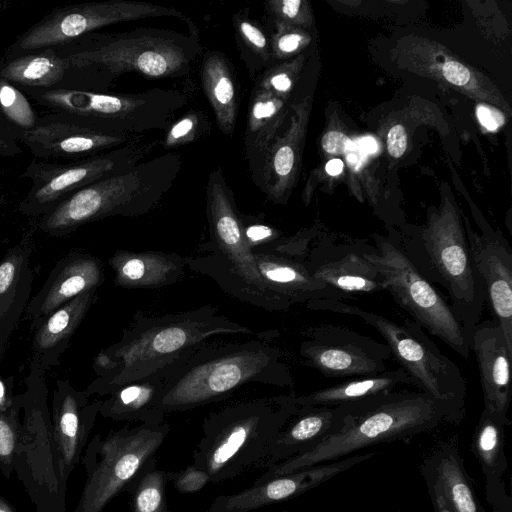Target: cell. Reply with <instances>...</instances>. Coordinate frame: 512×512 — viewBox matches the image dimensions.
Returning a JSON list of instances; mask_svg holds the SVG:
<instances>
[{
	"mask_svg": "<svg viewBox=\"0 0 512 512\" xmlns=\"http://www.w3.org/2000/svg\"><path fill=\"white\" fill-rule=\"evenodd\" d=\"M225 335L272 341L278 331H254L220 313L213 304L161 316L138 311L119 341L97 354L93 362L96 378L84 391L89 397L107 396L188 359L202 345Z\"/></svg>",
	"mask_w": 512,
	"mask_h": 512,
	"instance_id": "1",
	"label": "cell"
},
{
	"mask_svg": "<svg viewBox=\"0 0 512 512\" xmlns=\"http://www.w3.org/2000/svg\"><path fill=\"white\" fill-rule=\"evenodd\" d=\"M464 410L420 390L393 391L357 402L340 430L312 450L266 468L254 483L336 461L375 444L407 439L444 423H458Z\"/></svg>",
	"mask_w": 512,
	"mask_h": 512,
	"instance_id": "2",
	"label": "cell"
},
{
	"mask_svg": "<svg viewBox=\"0 0 512 512\" xmlns=\"http://www.w3.org/2000/svg\"><path fill=\"white\" fill-rule=\"evenodd\" d=\"M251 383L293 387L282 351L260 338L242 342L214 339L199 347L173 372L156 410L165 419L173 412L220 401Z\"/></svg>",
	"mask_w": 512,
	"mask_h": 512,
	"instance_id": "3",
	"label": "cell"
},
{
	"mask_svg": "<svg viewBox=\"0 0 512 512\" xmlns=\"http://www.w3.org/2000/svg\"><path fill=\"white\" fill-rule=\"evenodd\" d=\"M294 393L239 400L210 412L193 450V464L212 483L266 467L272 446L298 406Z\"/></svg>",
	"mask_w": 512,
	"mask_h": 512,
	"instance_id": "4",
	"label": "cell"
},
{
	"mask_svg": "<svg viewBox=\"0 0 512 512\" xmlns=\"http://www.w3.org/2000/svg\"><path fill=\"white\" fill-rule=\"evenodd\" d=\"M206 215L209 240L200 245L203 252L186 257V266L241 302L271 312L288 310L291 303L271 290L259 272L233 191L220 167L208 177Z\"/></svg>",
	"mask_w": 512,
	"mask_h": 512,
	"instance_id": "5",
	"label": "cell"
},
{
	"mask_svg": "<svg viewBox=\"0 0 512 512\" xmlns=\"http://www.w3.org/2000/svg\"><path fill=\"white\" fill-rule=\"evenodd\" d=\"M64 46L70 58L88 70L95 92H107L130 72L152 79L184 76L202 50L198 32L157 28L92 32Z\"/></svg>",
	"mask_w": 512,
	"mask_h": 512,
	"instance_id": "6",
	"label": "cell"
},
{
	"mask_svg": "<svg viewBox=\"0 0 512 512\" xmlns=\"http://www.w3.org/2000/svg\"><path fill=\"white\" fill-rule=\"evenodd\" d=\"M182 156L170 151L91 183L40 216L38 228L64 237L79 227L112 216L136 217L156 209L182 168Z\"/></svg>",
	"mask_w": 512,
	"mask_h": 512,
	"instance_id": "7",
	"label": "cell"
},
{
	"mask_svg": "<svg viewBox=\"0 0 512 512\" xmlns=\"http://www.w3.org/2000/svg\"><path fill=\"white\" fill-rule=\"evenodd\" d=\"M48 111L70 115L100 132L139 136L145 131L164 130L188 96L176 89H152L141 93H108L75 89L20 88Z\"/></svg>",
	"mask_w": 512,
	"mask_h": 512,
	"instance_id": "8",
	"label": "cell"
},
{
	"mask_svg": "<svg viewBox=\"0 0 512 512\" xmlns=\"http://www.w3.org/2000/svg\"><path fill=\"white\" fill-rule=\"evenodd\" d=\"M45 371L31 360L25 391L18 394L23 419L20 424L14 472L36 512H66V487L55 443Z\"/></svg>",
	"mask_w": 512,
	"mask_h": 512,
	"instance_id": "9",
	"label": "cell"
},
{
	"mask_svg": "<svg viewBox=\"0 0 512 512\" xmlns=\"http://www.w3.org/2000/svg\"><path fill=\"white\" fill-rule=\"evenodd\" d=\"M306 306L361 318L383 337L391 356L408 374L412 385L436 399L465 409L467 385L461 370L411 318L399 324L338 299H320Z\"/></svg>",
	"mask_w": 512,
	"mask_h": 512,
	"instance_id": "10",
	"label": "cell"
},
{
	"mask_svg": "<svg viewBox=\"0 0 512 512\" xmlns=\"http://www.w3.org/2000/svg\"><path fill=\"white\" fill-rule=\"evenodd\" d=\"M417 269L448 293L470 341L487 302L465 232L456 222H435L418 238L397 243Z\"/></svg>",
	"mask_w": 512,
	"mask_h": 512,
	"instance_id": "11",
	"label": "cell"
},
{
	"mask_svg": "<svg viewBox=\"0 0 512 512\" xmlns=\"http://www.w3.org/2000/svg\"><path fill=\"white\" fill-rule=\"evenodd\" d=\"M169 431L170 426L164 421L126 425L104 437L96 434L81 458L86 481L72 512H102L156 457Z\"/></svg>",
	"mask_w": 512,
	"mask_h": 512,
	"instance_id": "12",
	"label": "cell"
},
{
	"mask_svg": "<svg viewBox=\"0 0 512 512\" xmlns=\"http://www.w3.org/2000/svg\"><path fill=\"white\" fill-rule=\"evenodd\" d=\"M363 256L385 279V290L423 330L438 337L463 358L470 356V341L449 302L410 261L400 246L377 239Z\"/></svg>",
	"mask_w": 512,
	"mask_h": 512,
	"instance_id": "13",
	"label": "cell"
},
{
	"mask_svg": "<svg viewBox=\"0 0 512 512\" xmlns=\"http://www.w3.org/2000/svg\"><path fill=\"white\" fill-rule=\"evenodd\" d=\"M175 17L198 31L196 24L174 7L134 0H107L56 7L33 24L7 48L3 59L68 45L83 35L119 22Z\"/></svg>",
	"mask_w": 512,
	"mask_h": 512,
	"instance_id": "14",
	"label": "cell"
},
{
	"mask_svg": "<svg viewBox=\"0 0 512 512\" xmlns=\"http://www.w3.org/2000/svg\"><path fill=\"white\" fill-rule=\"evenodd\" d=\"M161 144L141 138L101 154L71 162H51L33 158L20 178L31 181L18 211L26 216H42L77 190L142 162Z\"/></svg>",
	"mask_w": 512,
	"mask_h": 512,
	"instance_id": "15",
	"label": "cell"
},
{
	"mask_svg": "<svg viewBox=\"0 0 512 512\" xmlns=\"http://www.w3.org/2000/svg\"><path fill=\"white\" fill-rule=\"evenodd\" d=\"M303 335L299 354L304 365L329 378L380 374L392 357L386 344L343 326L316 325Z\"/></svg>",
	"mask_w": 512,
	"mask_h": 512,
	"instance_id": "16",
	"label": "cell"
},
{
	"mask_svg": "<svg viewBox=\"0 0 512 512\" xmlns=\"http://www.w3.org/2000/svg\"><path fill=\"white\" fill-rule=\"evenodd\" d=\"M141 136L100 132L65 113L48 111L38 116L35 126L19 137L33 158L71 162L89 158L135 141Z\"/></svg>",
	"mask_w": 512,
	"mask_h": 512,
	"instance_id": "17",
	"label": "cell"
},
{
	"mask_svg": "<svg viewBox=\"0 0 512 512\" xmlns=\"http://www.w3.org/2000/svg\"><path fill=\"white\" fill-rule=\"evenodd\" d=\"M375 451L356 454L336 461L303 468L285 475L270 478L238 493L217 496L206 512H250L275 504L317 487L346 470L368 460Z\"/></svg>",
	"mask_w": 512,
	"mask_h": 512,
	"instance_id": "18",
	"label": "cell"
},
{
	"mask_svg": "<svg viewBox=\"0 0 512 512\" xmlns=\"http://www.w3.org/2000/svg\"><path fill=\"white\" fill-rule=\"evenodd\" d=\"M85 391L76 390L68 379H57L51 405V423L58 449L63 480L81 461L89 435L99 414L101 400H89Z\"/></svg>",
	"mask_w": 512,
	"mask_h": 512,
	"instance_id": "19",
	"label": "cell"
},
{
	"mask_svg": "<svg viewBox=\"0 0 512 512\" xmlns=\"http://www.w3.org/2000/svg\"><path fill=\"white\" fill-rule=\"evenodd\" d=\"M101 260L88 253L71 251L49 273L42 288L31 298L25 311L34 331L54 310L75 297L97 290L104 282Z\"/></svg>",
	"mask_w": 512,
	"mask_h": 512,
	"instance_id": "20",
	"label": "cell"
},
{
	"mask_svg": "<svg viewBox=\"0 0 512 512\" xmlns=\"http://www.w3.org/2000/svg\"><path fill=\"white\" fill-rule=\"evenodd\" d=\"M466 236L486 292V304L512 346V249L490 230L480 236L468 229Z\"/></svg>",
	"mask_w": 512,
	"mask_h": 512,
	"instance_id": "21",
	"label": "cell"
},
{
	"mask_svg": "<svg viewBox=\"0 0 512 512\" xmlns=\"http://www.w3.org/2000/svg\"><path fill=\"white\" fill-rule=\"evenodd\" d=\"M470 349L478 363L484 409L511 423L508 410L511 403L512 346L499 323L493 318L479 322L473 331Z\"/></svg>",
	"mask_w": 512,
	"mask_h": 512,
	"instance_id": "22",
	"label": "cell"
},
{
	"mask_svg": "<svg viewBox=\"0 0 512 512\" xmlns=\"http://www.w3.org/2000/svg\"><path fill=\"white\" fill-rule=\"evenodd\" d=\"M0 77L19 88L92 91L88 70L70 58L65 46L4 59Z\"/></svg>",
	"mask_w": 512,
	"mask_h": 512,
	"instance_id": "23",
	"label": "cell"
},
{
	"mask_svg": "<svg viewBox=\"0 0 512 512\" xmlns=\"http://www.w3.org/2000/svg\"><path fill=\"white\" fill-rule=\"evenodd\" d=\"M32 236L31 233L24 235L0 260V360L31 300L34 281Z\"/></svg>",
	"mask_w": 512,
	"mask_h": 512,
	"instance_id": "24",
	"label": "cell"
},
{
	"mask_svg": "<svg viewBox=\"0 0 512 512\" xmlns=\"http://www.w3.org/2000/svg\"><path fill=\"white\" fill-rule=\"evenodd\" d=\"M366 248H313L302 263L319 281L353 297L385 290V279L363 256Z\"/></svg>",
	"mask_w": 512,
	"mask_h": 512,
	"instance_id": "25",
	"label": "cell"
},
{
	"mask_svg": "<svg viewBox=\"0 0 512 512\" xmlns=\"http://www.w3.org/2000/svg\"><path fill=\"white\" fill-rule=\"evenodd\" d=\"M356 403L338 406L298 407L295 415L277 436L267 468L304 454L336 433L356 409Z\"/></svg>",
	"mask_w": 512,
	"mask_h": 512,
	"instance_id": "26",
	"label": "cell"
},
{
	"mask_svg": "<svg viewBox=\"0 0 512 512\" xmlns=\"http://www.w3.org/2000/svg\"><path fill=\"white\" fill-rule=\"evenodd\" d=\"M108 263L116 286L157 289L173 285L183 277L186 257L175 252L117 250Z\"/></svg>",
	"mask_w": 512,
	"mask_h": 512,
	"instance_id": "27",
	"label": "cell"
},
{
	"mask_svg": "<svg viewBox=\"0 0 512 512\" xmlns=\"http://www.w3.org/2000/svg\"><path fill=\"white\" fill-rule=\"evenodd\" d=\"M254 255L268 287L287 299L291 305L352 297L316 279L302 262L260 251L254 252Z\"/></svg>",
	"mask_w": 512,
	"mask_h": 512,
	"instance_id": "28",
	"label": "cell"
},
{
	"mask_svg": "<svg viewBox=\"0 0 512 512\" xmlns=\"http://www.w3.org/2000/svg\"><path fill=\"white\" fill-rule=\"evenodd\" d=\"M97 298V290L75 297L49 314L33 331L32 360L45 372L59 364L72 336Z\"/></svg>",
	"mask_w": 512,
	"mask_h": 512,
	"instance_id": "29",
	"label": "cell"
},
{
	"mask_svg": "<svg viewBox=\"0 0 512 512\" xmlns=\"http://www.w3.org/2000/svg\"><path fill=\"white\" fill-rule=\"evenodd\" d=\"M186 360L117 388L101 400L99 414L117 422H164L165 419L157 413V404L170 376Z\"/></svg>",
	"mask_w": 512,
	"mask_h": 512,
	"instance_id": "30",
	"label": "cell"
},
{
	"mask_svg": "<svg viewBox=\"0 0 512 512\" xmlns=\"http://www.w3.org/2000/svg\"><path fill=\"white\" fill-rule=\"evenodd\" d=\"M423 475L428 487L437 490L454 512H480L454 444H442L426 463Z\"/></svg>",
	"mask_w": 512,
	"mask_h": 512,
	"instance_id": "31",
	"label": "cell"
},
{
	"mask_svg": "<svg viewBox=\"0 0 512 512\" xmlns=\"http://www.w3.org/2000/svg\"><path fill=\"white\" fill-rule=\"evenodd\" d=\"M412 385L408 374L401 368L380 374L353 377L333 386L325 387L295 398L298 407L338 406L356 403L393 392L399 386Z\"/></svg>",
	"mask_w": 512,
	"mask_h": 512,
	"instance_id": "32",
	"label": "cell"
},
{
	"mask_svg": "<svg viewBox=\"0 0 512 512\" xmlns=\"http://www.w3.org/2000/svg\"><path fill=\"white\" fill-rule=\"evenodd\" d=\"M203 91L213 109L219 129L228 137L234 132L239 96L233 70L221 52H208L201 65Z\"/></svg>",
	"mask_w": 512,
	"mask_h": 512,
	"instance_id": "33",
	"label": "cell"
},
{
	"mask_svg": "<svg viewBox=\"0 0 512 512\" xmlns=\"http://www.w3.org/2000/svg\"><path fill=\"white\" fill-rule=\"evenodd\" d=\"M283 105L281 96L255 85L251 94L244 133L245 158L251 173L255 171L266 150L274 141Z\"/></svg>",
	"mask_w": 512,
	"mask_h": 512,
	"instance_id": "34",
	"label": "cell"
},
{
	"mask_svg": "<svg viewBox=\"0 0 512 512\" xmlns=\"http://www.w3.org/2000/svg\"><path fill=\"white\" fill-rule=\"evenodd\" d=\"M508 423L483 409L475 430L473 450L487 478H499L506 470L505 426Z\"/></svg>",
	"mask_w": 512,
	"mask_h": 512,
	"instance_id": "35",
	"label": "cell"
},
{
	"mask_svg": "<svg viewBox=\"0 0 512 512\" xmlns=\"http://www.w3.org/2000/svg\"><path fill=\"white\" fill-rule=\"evenodd\" d=\"M156 464L154 457L128 486L132 512H170L166 486L171 480V471L161 470Z\"/></svg>",
	"mask_w": 512,
	"mask_h": 512,
	"instance_id": "36",
	"label": "cell"
},
{
	"mask_svg": "<svg viewBox=\"0 0 512 512\" xmlns=\"http://www.w3.org/2000/svg\"><path fill=\"white\" fill-rule=\"evenodd\" d=\"M0 114L6 124L16 134L32 129L38 116L30 99L16 85L0 77Z\"/></svg>",
	"mask_w": 512,
	"mask_h": 512,
	"instance_id": "37",
	"label": "cell"
},
{
	"mask_svg": "<svg viewBox=\"0 0 512 512\" xmlns=\"http://www.w3.org/2000/svg\"><path fill=\"white\" fill-rule=\"evenodd\" d=\"M21 403L14 396L9 403L0 406V471L9 479L14 472L16 446L20 429Z\"/></svg>",
	"mask_w": 512,
	"mask_h": 512,
	"instance_id": "38",
	"label": "cell"
},
{
	"mask_svg": "<svg viewBox=\"0 0 512 512\" xmlns=\"http://www.w3.org/2000/svg\"><path fill=\"white\" fill-rule=\"evenodd\" d=\"M208 121L204 115L195 110H191L181 116L165 131V137L161 144L164 148L171 149L180 145L194 142L201 137L208 128Z\"/></svg>",
	"mask_w": 512,
	"mask_h": 512,
	"instance_id": "39",
	"label": "cell"
},
{
	"mask_svg": "<svg viewBox=\"0 0 512 512\" xmlns=\"http://www.w3.org/2000/svg\"><path fill=\"white\" fill-rule=\"evenodd\" d=\"M239 40L264 64L270 56V44L261 26L244 14L233 18Z\"/></svg>",
	"mask_w": 512,
	"mask_h": 512,
	"instance_id": "40",
	"label": "cell"
},
{
	"mask_svg": "<svg viewBox=\"0 0 512 512\" xmlns=\"http://www.w3.org/2000/svg\"><path fill=\"white\" fill-rule=\"evenodd\" d=\"M241 219L246 240L254 252H264L282 238L279 230L260 217L241 214Z\"/></svg>",
	"mask_w": 512,
	"mask_h": 512,
	"instance_id": "41",
	"label": "cell"
},
{
	"mask_svg": "<svg viewBox=\"0 0 512 512\" xmlns=\"http://www.w3.org/2000/svg\"><path fill=\"white\" fill-rule=\"evenodd\" d=\"M175 489L183 494L196 493L210 482L208 474L194 464L178 472H171Z\"/></svg>",
	"mask_w": 512,
	"mask_h": 512,
	"instance_id": "42",
	"label": "cell"
},
{
	"mask_svg": "<svg viewBox=\"0 0 512 512\" xmlns=\"http://www.w3.org/2000/svg\"><path fill=\"white\" fill-rule=\"evenodd\" d=\"M302 40L301 34L280 29L272 38L270 49L277 56L289 55L300 47Z\"/></svg>",
	"mask_w": 512,
	"mask_h": 512,
	"instance_id": "43",
	"label": "cell"
},
{
	"mask_svg": "<svg viewBox=\"0 0 512 512\" xmlns=\"http://www.w3.org/2000/svg\"><path fill=\"white\" fill-rule=\"evenodd\" d=\"M301 0H272L267 2L269 9L279 18L295 20L299 17Z\"/></svg>",
	"mask_w": 512,
	"mask_h": 512,
	"instance_id": "44",
	"label": "cell"
},
{
	"mask_svg": "<svg viewBox=\"0 0 512 512\" xmlns=\"http://www.w3.org/2000/svg\"><path fill=\"white\" fill-rule=\"evenodd\" d=\"M407 147V133L405 128L400 125H394L387 135V148L389 154L394 158H400Z\"/></svg>",
	"mask_w": 512,
	"mask_h": 512,
	"instance_id": "45",
	"label": "cell"
},
{
	"mask_svg": "<svg viewBox=\"0 0 512 512\" xmlns=\"http://www.w3.org/2000/svg\"><path fill=\"white\" fill-rule=\"evenodd\" d=\"M444 78L457 86H463L470 80L469 70L459 62L448 61L442 67Z\"/></svg>",
	"mask_w": 512,
	"mask_h": 512,
	"instance_id": "46",
	"label": "cell"
},
{
	"mask_svg": "<svg viewBox=\"0 0 512 512\" xmlns=\"http://www.w3.org/2000/svg\"><path fill=\"white\" fill-rule=\"evenodd\" d=\"M476 114L480 123L488 130L495 131L504 123L503 114L488 105L479 104L476 108Z\"/></svg>",
	"mask_w": 512,
	"mask_h": 512,
	"instance_id": "47",
	"label": "cell"
},
{
	"mask_svg": "<svg viewBox=\"0 0 512 512\" xmlns=\"http://www.w3.org/2000/svg\"><path fill=\"white\" fill-rule=\"evenodd\" d=\"M23 152L14 133L0 126V159L15 157Z\"/></svg>",
	"mask_w": 512,
	"mask_h": 512,
	"instance_id": "48",
	"label": "cell"
},
{
	"mask_svg": "<svg viewBox=\"0 0 512 512\" xmlns=\"http://www.w3.org/2000/svg\"><path fill=\"white\" fill-rule=\"evenodd\" d=\"M349 145L348 137L338 131H330L322 139L323 149L330 154H340L346 151Z\"/></svg>",
	"mask_w": 512,
	"mask_h": 512,
	"instance_id": "49",
	"label": "cell"
},
{
	"mask_svg": "<svg viewBox=\"0 0 512 512\" xmlns=\"http://www.w3.org/2000/svg\"><path fill=\"white\" fill-rule=\"evenodd\" d=\"M429 492L435 512H454L437 490L429 487Z\"/></svg>",
	"mask_w": 512,
	"mask_h": 512,
	"instance_id": "50",
	"label": "cell"
},
{
	"mask_svg": "<svg viewBox=\"0 0 512 512\" xmlns=\"http://www.w3.org/2000/svg\"><path fill=\"white\" fill-rule=\"evenodd\" d=\"M326 172L332 176L340 174L343 170V162L340 159H332L326 164Z\"/></svg>",
	"mask_w": 512,
	"mask_h": 512,
	"instance_id": "51",
	"label": "cell"
},
{
	"mask_svg": "<svg viewBox=\"0 0 512 512\" xmlns=\"http://www.w3.org/2000/svg\"><path fill=\"white\" fill-rule=\"evenodd\" d=\"M361 147L367 153H374L377 149V143L372 137L361 139Z\"/></svg>",
	"mask_w": 512,
	"mask_h": 512,
	"instance_id": "52",
	"label": "cell"
},
{
	"mask_svg": "<svg viewBox=\"0 0 512 512\" xmlns=\"http://www.w3.org/2000/svg\"><path fill=\"white\" fill-rule=\"evenodd\" d=\"M0 512H16L14 508L0 495Z\"/></svg>",
	"mask_w": 512,
	"mask_h": 512,
	"instance_id": "53",
	"label": "cell"
},
{
	"mask_svg": "<svg viewBox=\"0 0 512 512\" xmlns=\"http://www.w3.org/2000/svg\"><path fill=\"white\" fill-rule=\"evenodd\" d=\"M0 126H1V127L6 128V129H8V130H10L12 133H14V132L12 131V129H11V128L6 124V122L4 121V119H3V117H2V115H1V114H0ZM14 135L16 136V134H15V133H14ZM16 138H17V137H16Z\"/></svg>",
	"mask_w": 512,
	"mask_h": 512,
	"instance_id": "54",
	"label": "cell"
},
{
	"mask_svg": "<svg viewBox=\"0 0 512 512\" xmlns=\"http://www.w3.org/2000/svg\"><path fill=\"white\" fill-rule=\"evenodd\" d=\"M3 63H4V59H3V57H0V69H1V67L3 65Z\"/></svg>",
	"mask_w": 512,
	"mask_h": 512,
	"instance_id": "55",
	"label": "cell"
},
{
	"mask_svg": "<svg viewBox=\"0 0 512 512\" xmlns=\"http://www.w3.org/2000/svg\"><path fill=\"white\" fill-rule=\"evenodd\" d=\"M480 512H484V510L482 508H480Z\"/></svg>",
	"mask_w": 512,
	"mask_h": 512,
	"instance_id": "56",
	"label": "cell"
}]
</instances>
